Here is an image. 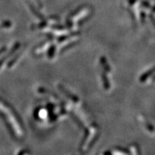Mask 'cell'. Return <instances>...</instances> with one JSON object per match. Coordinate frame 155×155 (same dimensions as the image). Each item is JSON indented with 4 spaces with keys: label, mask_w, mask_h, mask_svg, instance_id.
Wrapping results in <instances>:
<instances>
[{
    "label": "cell",
    "mask_w": 155,
    "mask_h": 155,
    "mask_svg": "<svg viewBox=\"0 0 155 155\" xmlns=\"http://www.w3.org/2000/svg\"><path fill=\"white\" fill-rule=\"evenodd\" d=\"M154 79H155V78H154Z\"/></svg>",
    "instance_id": "cell-1"
}]
</instances>
